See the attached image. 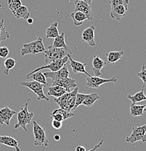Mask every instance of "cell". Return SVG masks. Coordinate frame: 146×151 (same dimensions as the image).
<instances>
[{
  "mask_svg": "<svg viewBox=\"0 0 146 151\" xmlns=\"http://www.w3.org/2000/svg\"><path fill=\"white\" fill-rule=\"evenodd\" d=\"M16 113V111L11 110L7 106L0 108V124L3 125L5 124L7 126L10 125L11 119Z\"/></svg>",
  "mask_w": 146,
  "mask_h": 151,
  "instance_id": "12",
  "label": "cell"
},
{
  "mask_svg": "<svg viewBox=\"0 0 146 151\" xmlns=\"http://www.w3.org/2000/svg\"><path fill=\"white\" fill-rule=\"evenodd\" d=\"M75 151H87V150H86V148L84 147V146L79 145L76 147V150Z\"/></svg>",
  "mask_w": 146,
  "mask_h": 151,
  "instance_id": "39",
  "label": "cell"
},
{
  "mask_svg": "<svg viewBox=\"0 0 146 151\" xmlns=\"http://www.w3.org/2000/svg\"><path fill=\"white\" fill-rule=\"evenodd\" d=\"M78 91V88H74L73 91L70 92H66V99H65V110L71 111L74 108L75 103H76V97Z\"/></svg>",
  "mask_w": 146,
  "mask_h": 151,
  "instance_id": "17",
  "label": "cell"
},
{
  "mask_svg": "<svg viewBox=\"0 0 146 151\" xmlns=\"http://www.w3.org/2000/svg\"><path fill=\"white\" fill-rule=\"evenodd\" d=\"M137 76L142 79V81H143L144 85H146V68L144 64L142 66V70H141V71L137 73Z\"/></svg>",
  "mask_w": 146,
  "mask_h": 151,
  "instance_id": "35",
  "label": "cell"
},
{
  "mask_svg": "<svg viewBox=\"0 0 146 151\" xmlns=\"http://www.w3.org/2000/svg\"><path fill=\"white\" fill-rule=\"evenodd\" d=\"M106 63L99 56H94L92 60V71L96 76H101V70L106 65Z\"/></svg>",
  "mask_w": 146,
  "mask_h": 151,
  "instance_id": "18",
  "label": "cell"
},
{
  "mask_svg": "<svg viewBox=\"0 0 146 151\" xmlns=\"http://www.w3.org/2000/svg\"><path fill=\"white\" fill-rule=\"evenodd\" d=\"M75 9L74 11H79L84 13L87 17L88 20H92L93 19V12H92L91 6L83 0H75Z\"/></svg>",
  "mask_w": 146,
  "mask_h": 151,
  "instance_id": "9",
  "label": "cell"
},
{
  "mask_svg": "<svg viewBox=\"0 0 146 151\" xmlns=\"http://www.w3.org/2000/svg\"><path fill=\"white\" fill-rule=\"evenodd\" d=\"M117 81V78L115 76L112 77L111 78H108V79L100 78V76H91L87 77L86 79V85L90 88L98 89L102 84L110 82H113L115 84Z\"/></svg>",
  "mask_w": 146,
  "mask_h": 151,
  "instance_id": "8",
  "label": "cell"
},
{
  "mask_svg": "<svg viewBox=\"0 0 146 151\" xmlns=\"http://www.w3.org/2000/svg\"><path fill=\"white\" fill-rule=\"evenodd\" d=\"M9 53H10V51L7 47H0V58H7Z\"/></svg>",
  "mask_w": 146,
  "mask_h": 151,
  "instance_id": "36",
  "label": "cell"
},
{
  "mask_svg": "<svg viewBox=\"0 0 146 151\" xmlns=\"http://www.w3.org/2000/svg\"><path fill=\"white\" fill-rule=\"evenodd\" d=\"M84 1H85V2H87L89 5L91 6V4H92V0H83Z\"/></svg>",
  "mask_w": 146,
  "mask_h": 151,
  "instance_id": "42",
  "label": "cell"
},
{
  "mask_svg": "<svg viewBox=\"0 0 146 151\" xmlns=\"http://www.w3.org/2000/svg\"><path fill=\"white\" fill-rule=\"evenodd\" d=\"M45 60L47 64L56 60L61 59L64 57L71 55V51L68 47H55L53 46H49L48 50H45Z\"/></svg>",
  "mask_w": 146,
  "mask_h": 151,
  "instance_id": "1",
  "label": "cell"
},
{
  "mask_svg": "<svg viewBox=\"0 0 146 151\" xmlns=\"http://www.w3.org/2000/svg\"><path fill=\"white\" fill-rule=\"evenodd\" d=\"M13 15L16 18H23L26 20L30 17V12H29V9H28V8L26 6L22 5L19 9H17V10L14 12Z\"/></svg>",
  "mask_w": 146,
  "mask_h": 151,
  "instance_id": "26",
  "label": "cell"
},
{
  "mask_svg": "<svg viewBox=\"0 0 146 151\" xmlns=\"http://www.w3.org/2000/svg\"><path fill=\"white\" fill-rule=\"evenodd\" d=\"M7 5L9 9H10L12 13L15 12L22 6V3L20 0H8L7 1Z\"/></svg>",
  "mask_w": 146,
  "mask_h": 151,
  "instance_id": "31",
  "label": "cell"
},
{
  "mask_svg": "<svg viewBox=\"0 0 146 151\" xmlns=\"http://www.w3.org/2000/svg\"><path fill=\"white\" fill-rule=\"evenodd\" d=\"M52 46L55 47H58V48H60V47H68L65 42V33H61V34H59L57 37L55 38L54 42H53V44Z\"/></svg>",
  "mask_w": 146,
  "mask_h": 151,
  "instance_id": "29",
  "label": "cell"
},
{
  "mask_svg": "<svg viewBox=\"0 0 146 151\" xmlns=\"http://www.w3.org/2000/svg\"><path fill=\"white\" fill-rule=\"evenodd\" d=\"M87 94H81V93H78V92H77V94H76V103H75L73 109L76 110L79 105H82L84 99H85L86 97H87Z\"/></svg>",
  "mask_w": 146,
  "mask_h": 151,
  "instance_id": "33",
  "label": "cell"
},
{
  "mask_svg": "<svg viewBox=\"0 0 146 151\" xmlns=\"http://www.w3.org/2000/svg\"><path fill=\"white\" fill-rule=\"evenodd\" d=\"M68 60V56H65V57H64L63 58L56 60L53 61V62L47 64V65L42 66V67L37 68H36L35 70H33L31 73H29V74H27L26 76H29L31 75L32 73H35V72L39 71V70H45V69H48V70H50V71H52V72L58 71V70H60V69L66 63L67 61Z\"/></svg>",
  "mask_w": 146,
  "mask_h": 151,
  "instance_id": "7",
  "label": "cell"
},
{
  "mask_svg": "<svg viewBox=\"0 0 146 151\" xmlns=\"http://www.w3.org/2000/svg\"><path fill=\"white\" fill-rule=\"evenodd\" d=\"M99 99H100V96H99L97 93H95V92L89 94H87V97L84 99L82 105H84V106L87 107H91L97 100H99Z\"/></svg>",
  "mask_w": 146,
  "mask_h": 151,
  "instance_id": "28",
  "label": "cell"
},
{
  "mask_svg": "<svg viewBox=\"0 0 146 151\" xmlns=\"http://www.w3.org/2000/svg\"><path fill=\"white\" fill-rule=\"evenodd\" d=\"M68 59L70 60V67L72 68L73 73H85L88 77L92 76L89 73H87V71L85 69L86 65H87V63H82L81 62H78V61L74 60L71 58V55H68Z\"/></svg>",
  "mask_w": 146,
  "mask_h": 151,
  "instance_id": "14",
  "label": "cell"
},
{
  "mask_svg": "<svg viewBox=\"0 0 146 151\" xmlns=\"http://www.w3.org/2000/svg\"><path fill=\"white\" fill-rule=\"evenodd\" d=\"M20 84L21 86H24L26 87H28L29 89L32 90L37 95L39 100H45V101L48 102L49 98L45 95L44 93L43 88L45 87V85L41 84V83L37 82V81H20Z\"/></svg>",
  "mask_w": 146,
  "mask_h": 151,
  "instance_id": "5",
  "label": "cell"
},
{
  "mask_svg": "<svg viewBox=\"0 0 146 151\" xmlns=\"http://www.w3.org/2000/svg\"><path fill=\"white\" fill-rule=\"evenodd\" d=\"M123 55L124 51H112L106 54L108 62L111 63H117L118 60H119L122 58Z\"/></svg>",
  "mask_w": 146,
  "mask_h": 151,
  "instance_id": "27",
  "label": "cell"
},
{
  "mask_svg": "<svg viewBox=\"0 0 146 151\" xmlns=\"http://www.w3.org/2000/svg\"><path fill=\"white\" fill-rule=\"evenodd\" d=\"M138 141L146 142V124L141 127H134L131 135L126 138L127 142L134 143Z\"/></svg>",
  "mask_w": 146,
  "mask_h": 151,
  "instance_id": "6",
  "label": "cell"
},
{
  "mask_svg": "<svg viewBox=\"0 0 146 151\" xmlns=\"http://www.w3.org/2000/svg\"><path fill=\"white\" fill-rule=\"evenodd\" d=\"M27 78H31L34 81H37V82L41 83V84L45 85V86H47V81L46 80V77L44 75V73H42L41 70L35 72V73H32L31 75L29 76H26Z\"/></svg>",
  "mask_w": 146,
  "mask_h": 151,
  "instance_id": "22",
  "label": "cell"
},
{
  "mask_svg": "<svg viewBox=\"0 0 146 151\" xmlns=\"http://www.w3.org/2000/svg\"><path fill=\"white\" fill-rule=\"evenodd\" d=\"M109 4L111 5V8L116 7L117 5H124L126 7H128L129 0H111L109 1Z\"/></svg>",
  "mask_w": 146,
  "mask_h": 151,
  "instance_id": "34",
  "label": "cell"
},
{
  "mask_svg": "<svg viewBox=\"0 0 146 151\" xmlns=\"http://www.w3.org/2000/svg\"><path fill=\"white\" fill-rule=\"evenodd\" d=\"M45 50V47L43 43V39L42 37H39L37 40L31 43L24 44L20 50V55L22 56L30 54L36 55L40 52H44Z\"/></svg>",
  "mask_w": 146,
  "mask_h": 151,
  "instance_id": "2",
  "label": "cell"
},
{
  "mask_svg": "<svg viewBox=\"0 0 146 151\" xmlns=\"http://www.w3.org/2000/svg\"><path fill=\"white\" fill-rule=\"evenodd\" d=\"M95 27L94 26H91L84 29V31L82 32V37L83 41L90 47H95L96 43L95 42Z\"/></svg>",
  "mask_w": 146,
  "mask_h": 151,
  "instance_id": "13",
  "label": "cell"
},
{
  "mask_svg": "<svg viewBox=\"0 0 146 151\" xmlns=\"http://www.w3.org/2000/svg\"><path fill=\"white\" fill-rule=\"evenodd\" d=\"M103 139H102V140L100 141V142L98 143V144L96 145H95V147H93V148L91 149V150H88V151H96L97 149L100 148V147H101V145H103Z\"/></svg>",
  "mask_w": 146,
  "mask_h": 151,
  "instance_id": "38",
  "label": "cell"
},
{
  "mask_svg": "<svg viewBox=\"0 0 146 151\" xmlns=\"http://www.w3.org/2000/svg\"><path fill=\"white\" fill-rule=\"evenodd\" d=\"M145 85L143 84V87H142V90L137 92L134 95H128L127 96V98L129 100H131L132 103H139V102L145 101V100H146V96L145 95V93H144V87H145Z\"/></svg>",
  "mask_w": 146,
  "mask_h": 151,
  "instance_id": "23",
  "label": "cell"
},
{
  "mask_svg": "<svg viewBox=\"0 0 146 151\" xmlns=\"http://www.w3.org/2000/svg\"><path fill=\"white\" fill-rule=\"evenodd\" d=\"M26 21H27V23H29V24H32L33 22H34V20H33L32 18H29L27 19V20H26Z\"/></svg>",
  "mask_w": 146,
  "mask_h": 151,
  "instance_id": "41",
  "label": "cell"
},
{
  "mask_svg": "<svg viewBox=\"0 0 146 151\" xmlns=\"http://www.w3.org/2000/svg\"><path fill=\"white\" fill-rule=\"evenodd\" d=\"M44 75L45 76L46 78H52V81H56V80L58 79H62V78H68L70 76V72H69L68 66L66 65H64L61 68L60 70H58V71L55 72H45L44 73Z\"/></svg>",
  "mask_w": 146,
  "mask_h": 151,
  "instance_id": "10",
  "label": "cell"
},
{
  "mask_svg": "<svg viewBox=\"0 0 146 151\" xmlns=\"http://www.w3.org/2000/svg\"><path fill=\"white\" fill-rule=\"evenodd\" d=\"M29 102H29L26 103L24 108H20V111L18 113V123L14 127L15 129L21 127L25 132L28 131L26 126H27V124H31L32 118L34 116V113H30L28 110V105H29Z\"/></svg>",
  "mask_w": 146,
  "mask_h": 151,
  "instance_id": "3",
  "label": "cell"
},
{
  "mask_svg": "<svg viewBox=\"0 0 146 151\" xmlns=\"http://www.w3.org/2000/svg\"><path fill=\"white\" fill-rule=\"evenodd\" d=\"M144 108L145 105H139L136 103H132L130 105V114L133 117L141 116L144 114Z\"/></svg>",
  "mask_w": 146,
  "mask_h": 151,
  "instance_id": "24",
  "label": "cell"
},
{
  "mask_svg": "<svg viewBox=\"0 0 146 151\" xmlns=\"http://www.w3.org/2000/svg\"><path fill=\"white\" fill-rule=\"evenodd\" d=\"M144 111H146V104L145 105V108H144Z\"/></svg>",
  "mask_w": 146,
  "mask_h": 151,
  "instance_id": "43",
  "label": "cell"
},
{
  "mask_svg": "<svg viewBox=\"0 0 146 151\" xmlns=\"http://www.w3.org/2000/svg\"><path fill=\"white\" fill-rule=\"evenodd\" d=\"M1 7V4H0V7Z\"/></svg>",
  "mask_w": 146,
  "mask_h": 151,
  "instance_id": "44",
  "label": "cell"
},
{
  "mask_svg": "<svg viewBox=\"0 0 146 151\" xmlns=\"http://www.w3.org/2000/svg\"><path fill=\"white\" fill-rule=\"evenodd\" d=\"M66 92V90L63 87L58 86V85H55V86H50L48 88L47 94L49 96H53V97L57 98Z\"/></svg>",
  "mask_w": 146,
  "mask_h": 151,
  "instance_id": "21",
  "label": "cell"
},
{
  "mask_svg": "<svg viewBox=\"0 0 146 151\" xmlns=\"http://www.w3.org/2000/svg\"><path fill=\"white\" fill-rule=\"evenodd\" d=\"M4 68H5V70H4V73L6 76H8L10 70L11 69L13 68L15 66V65H16V62H15V60L13 59V58H9L5 60V61H4Z\"/></svg>",
  "mask_w": 146,
  "mask_h": 151,
  "instance_id": "30",
  "label": "cell"
},
{
  "mask_svg": "<svg viewBox=\"0 0 146 151\" xmlns=\"http://www.w3.org/2000/svg\"><path fill=\"white\" fill-rule=\"evenodd\" d=\"M33 132H34V142L36 146H49V140L47 137L46 132L37 122H33Z\"/></svg>",
  "mask_w": 146,
  "mask_h": 151,
  "instance_id": "4",
  "label": "cell"
},
{
  "mask_svg": "<svg viewBox=\"0 0 146 151\" xmlns=\"http://www.w3.org/2000/svg\"><path fill=\"white\" fill-rule=\"evenodd\" d=\"M128 11V7H126L124 5H117L116 7L111 8L110 12V15L111 18L114 20H117L118 22H120L121 19L123 17L126 16Z\"/></svg>",
  "mask_w": 146,
  "mask_h": 151,
  "instance_id": "16",
  "label": "cell"
},
{
  "mask_svg": "<svg viewBox=\"0 0 146 151\" xmlns=\"http://www.w3.org/2000/svg\"><path fill=\"white\" fill-rule=\"evenodd\" d=\"M0 143L4 145L9 146V147H14L16 151H20V149L18 147L19 141L15 139V138L10 136H1L0 135Z\"/></svg>",
  "mask_w": 146,
  "mask_h": 151,
  "instance_id": "19",
  "label": "cell"
},
{
  "mask_svg": "<svg viewBox=\"0 0 146 151\" xmlns=\"http://www.w3.org/2000/svg\"><path fill=\"white\" fill-rule=\"evenodd\" d=\"M50 116H51L52 119H53V120L63 122V121L69 119V118L73 117L74 114L70 111H68V110H65L60 108L58 109L54 110L53 112L51 113Z\"/></svg>",
  "mask_w": 146,
  "mask_h": 151,
  "instance_id": "11",
  "label": "cell"
},
{
  "mask_svg": "<svg viewBox=\"0 0 146 151\" xmlns=\"http://www.w3.org/2000/svg\"><path fill=\"white\" fill-rule=\"evenodd\" d=\"M55 85H58V86H62L66 90L67 92H71L70 89H74L75 87L77 86L76 81L73 78H69V77L53 81V86H55Z\"/></svg>",
  "mask_w": 146,
  "mask_h": 151,
  "instance_id": "15",
  "label": "cell"
},
{
  "mask_svg": "<svg viewBox=\"0 0 146 151\" xmlns=\"http://www.w3.org/2000/svg\"><path fill=\"white\" fill-rule=\"evenodd\" d=\"M54 139L55 141H59L60 139V136L59 134H55L54 136Z\"/></svg>",
  "mask_w": 146,
  "mask_h": 151,
  "instance_id": "40",
  "label": "cell"
},
{
  "mask_svg": "<svg viewBox=\"0 0 146 151\" xmlns=\"http://www.w3.org/2000/svg\"><path fill=\"white\" fill-rule=\"evenodd\" d=\"M70 17H71L72 20H73V24L76 26H81L86 20H87V17L82 13L81 12L79 11H74L70 14Z\"/></svg>",
  "mask_w": 146,
  "mask_h": 151,
  "instance_id": "20",
  "label": "cell"
},
{
  "mask_svg": "<svg viewBox=\"0 0 146 151\" xmlns=\"http://www.w3.org/2000/svg\"><path fill=\"white\" fill-rule=\"evenodd\" d=\"M62 122H58V121H56V120H53L52 121V126H53V128L55 129H60L62 127Z\"/></svg>",
  "mask_w": 146,
  "mask_h": 151,
  "instance_id": "37",
  "label": "cell"
},
{
  "mask_svg": "<svg viewBox=\"0 0 146 151\" xmlns=\"http://www.w3.org/2000/svg\"><path fill=\"white\" fill-rule=\"evenodd\" d=\"M58 26V23L57 22L52 23L51 26L47 28L46 30V38H47V39H50V38L55 39V37H57L59 35Z\"/></svg>",
  "mask_w": 146,
  "mask_h": 151,
  "instance_id": "25",
  "label": "cell"
},
{
  "mask_svg": "<svg viewBox=\"0 0 146 151\" xmlns=\"http://www.w3.org/2000/svg\"><path fill=\"white\" fill-rule=\"evenodd\" d=\"M4 19H2L0 21V44L2 41H4L10 38V34L6 31L5 28L4 26Z\"/></svg>",
  "mask_w": 146,
  "mask_h": 151,
  "instance_id": "32",
  "label": "cell"
}]
</instances>
